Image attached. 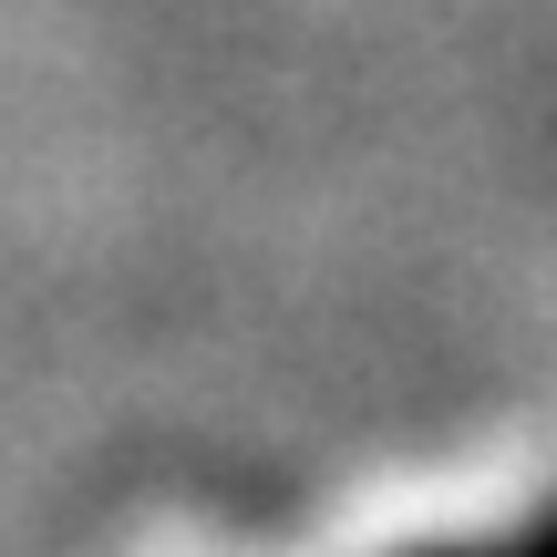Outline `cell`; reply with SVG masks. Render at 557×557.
I'll return each mask as SVG.
<instances>
[{
    "label": "cell",
    "mask_w": 557,
    "mask_h": 557,
    "mask_svg": "<svg viewBox=\"0 0 557 557\" xmlns=\"http://www.w3.org/2000/svg\"><path fill=\"white\" fill-rule=\"evenodd\" d=\"M413 557H557V506H537L527 527H506L485 547H413Z\"/></svg>",
    "instance_id": "cell-1"
}]
</instances>
